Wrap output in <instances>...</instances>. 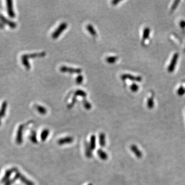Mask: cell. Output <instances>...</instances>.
I'll return each mask as SVG.
<instances>
[{
  "mask_svg": "<svg viewBox=\"0 0 185 185\" xmlns=\"http://www.w3.org/2000/svg\"><path fill=\"white\" fill-rule=\"evenodd\" d=\"M14 177H16V179H20L21 181L25 185H35L34 182L31 181L29 179H27L25 176L22 174L19 171L18 169L16 170V171L15 172V176Z\"/></svg>",
  "mask_w": 185,
  "mask_h": 185,
  "instance_id": "cell-1",
  "label": "cell"
},
{
  "mask_svg": "<svg viewBox=\"0 0 185 185\" xmlns=\"http://www.w3.org/2000/svg\"><path fill=\"white\" fill-rule=\"evenodd\" d=\"M67 27V23L63 22L60 24L58 27L57 28L56 30L52 33V37L53 39H56L58 38L59 36L65 31Z\"/></svg>",
  "mask_w": 185,
  "mask_h": 185,
  "instance_id": "cell-2",
  "label": "cell"
},
{
  "mask_svg": "<svg viewBox=\"0 0 185 185\" xmlns=\"http://www.w3.org/2000/svg\"><path fill=\"white\" fill-rule=\"evenodd\" d=\"M24 128V125H21L19 127L16 134V141L17 144L21 145L23 143V133Z\"/></svg>",
  "mask_w": 185,
  "mask_h": 185,
  "instance_id": "cell-3",
  "label": "cell"
},
{
  "mask_svg": "<svg viewBox=\"0 0 185 185\" xmlns=\"http://www.w3.org/2000/svg\"><path fill=\"white\" fill-rule=\"evenodd\" d=\"M60 70L61 72H69L70 74H80L82 72V70L80 69L69 67H65V66L61 67L60 68Z\"/></svg>",
  "mask_w": 185,
  "mask_h": 185,
  "instance_id": "cell-4",
  "label": "cell"
},
{
  "mask_svg": "<svg viewBox=\"0 0 185 185\" xmlns=\"http://www.w3.org/2000/svg\"><path fill=\"white\" fill-rule=\"evenodd\" d=\"M17 168H12L11 169L7 170L6 171V172L5 173V175H4L3 177L2 178V180H1V182L2 183H5L6 181H7L8 180L10 179V176L12 174V173H15V172L16 171Z\"/></svg>",
  "mask_w": 185,
  "mask_h": 185,
  "instance_id": "cell-5",
  "label": "cell"
},
{
  "mask_svg": "<svg viewBox=\"0 0 185 185\" xmlns=\"http://www.w3.org/2000/svg\"><path fill=\"white\" fill-rule=\"evenodd\" d=\"M6 3L8 15L11 18H14L15 16V13L13 8V1L11 0H7Z\"/></svg>",
  "mask_w": 185,
  "mask_h": 185,
  "instance_id": "cell-6",
  "label": "cell"
},
{
  "mask_svg": "<svg viewBox=\"0 0 185 185\" xmlns=\"http://www.w3.org/2000/svg\"><path fill=\"white\" fill-rule=\"evenodd\" d=\"M74 141V138L72 136H67L63 137L62 138L59 139L58 141V143L59 145H67L72 143Z\"/></svg>",
  "mask_w": 185,
  "mask_h": 185,
  "instance_id": "cell-7",
  "label": "cell"
},
{
  "mask_svg": "<svg viewBox=\"0 0 185 185\" xmlns=\"http://www.w3.org/2000/svg\"><path fill=\"white\" fill-rule=\"evenodd\" d=\"M0 21L2 22V23H4V24H7L9 26H10V27L11 28H15L16 26H17V24L16 23L11 21L8 20L7 19H6L5 16L3 15V14H0Z\"/></svg>",
  "mask_w": 185,
  "mask_h": 185,
  "instance_id": "cell-8",
  "label": "cell"
},
{
  "mask_svg": "<svg viewBox=\"0 0 185 185\" xmlns=\"http://www.w3.org/2000/svg\"><path fill=\"white\" fill-rule=\"evenodd\" d=\"M46 55V53L45 52H39V53H34V54H23L21 58L26 59L28 60L29 58H34L36 57H44Z\"/></svg>",
  "mask_w": 185,
  "mask_h": 185,
  "instance_id": "cell-9",
  "label": "cell"
},
{
  "mask_svg": "<svg viewBox=\"0 0 185 185\" xmlns=\"http://www.w3.org/2000/svg\"><path fill=\"white\" fill-rule=\"evenodd\" d=\"M131 151L133 152V153L135 154V156L138 158H141L143 156V154L141 153V150H139L138 147L135 146V145H133L131 146L130 147Z\"/></svg>",
  "mask_w": 185,
  "mask_h": 185,
  "instance_id": "cell-10",
  "label": "cell"
},
{
  "mask_svg": "<svg viewBox=\"0 0 185 185\" xmlns=\"http://www.w3.org/2000/svg\"><path fill=\"white\" fill-rule=\"evenodd\" d=\"M85 154L86 157L90 158H92V150L91 148V147L90 146V145L88 143L85 142Z\"/></svg>",
  "mask_w": 185,
  "mask_h": 185,
  "instance_id": "cell-11",
  "label": "cell"
},
{
  "mask_svg": "<svg viewBox=\"0 0 185 185\" xmlns=\"http://www.w3.org/2000/svg\"><path fill=\"white\" fill-rule=\"evenodd\" d=\"M97 153L100 158L103 161H106L108 159V154L102 149L98 150L97 151Z\"/></svg>",
  "mask_w": 185,
  "mask_h": 185,
  "instance_id": "cell-12",
  "label": "cell"
},
{
  "mask_svg": "<svg viewBox=\"0 0 185 185\" xmlns=\"http://www.w3.org/2000/svg\"><path fill=\"white\" fill-rule=\"evenodd\" d=\"M34 108L39 113L42 115H45L47 113V109L43 106L40 105H34Z\"/></svg>",
  "mask_w": 185,
  "mask_h": 185,
  "instance_id": "cell-13",
  "label": "cell"
},
{
  "mask_svg": "<svg viewBox=\"0 0 185 185\" xmlns=\"http://www.w3.org/2000/svg\"><path fill=\"white\" fill-rule=\"evenodd\" d=\"M96 136L95 135H92L91 136L90 138V141L89 143L90 146L91 147V149L92 150H94L96 147Z\"/></svg>",
  "mask_w": 185,
  "mask_h": 185,
  "instance_id": "cell-14",
  "label": "cell"
},
{
  "mask_svg": "<svg viewBox=\"0 0 185 185\" xmlns=\"http://www.w3.org/2000/svg\"><path fill=\"white\" fill-rule=\"evenodd\" d=\"M49 134V131L47 129H44L43 130L42 132L41 133V139L42 141H45L46 139L47 138L48 135Z\"/></svg>",
  "mask_w": 185,
  "mask_h": 185,
  "instance_id": "cell-15",
  "label": "cell"
},
{
  "mask_svg": "<svg viewBox=\"0 0 185 185\" xmlns=\"http://www.w3.org/2000/svg\"><path fill=\"white\" fill-rule=\"evenodd\" d=\"M121 78L123 80H125L126 79H130V80H132L137 81H139L141 80V79L139 78V77H135L133 76L130 75H123V76H121Z\"/></svg>",
  "mask_w": 185,
  "mask_h": 185,
  "instance_id": "cell-16",
  "label": "cell"
},
{
  "mask_svg": "<svg viewBox=\"0 0 185 185\" xmlns=\"http://www.w3.org/2000/svg\"><path fill=\"white\" fill-rule=\"evenodd\" d=\"M99 145L101 147H105V135L104 133H101L100 134L99 136Z\"/></svg>",
  "mask_w": 185,
  "mask_h": 185,
  "instance_id": "cell-17",
  "label": "cell"
},
{
  "mask_svg": "<svg viewBox=\"0 0 185 185\" xmlns=\"http://www.w3.org/2000/svg\"><path fill=\"white\" fill-rule=\"evenodd\" d=\"M87 30L90 32V34L93 37H96L97 36L96 31L95 30L93 26L91 24H88L87 26Z\"/></svg>",
  "mask_w": 185,
  "mask_h": 185,
  "instance_id": "cell-18",
  "label": "cell"
},
{
  "mask_svg": "<svg viewBox=\"0 0 185 185\" xmlns=\"http://www.w3.org/2000/svg\"><path fill=\"white\" fill-rule=\"evenodd\" d=\"M7 107V101H5L2 103V107H1V109L0 110V113H1V115L2 117L5 116V114H6Z\"/></svg>",
  "mask_w": 185,
  "mask_h": 185,
  "instance_id": "cell-19",
  "label": "cell"
},
{
  "mask_svg": "<svg viewBox=\"0 0 185 185\" xmlns=\"http://www.w3.org/2000/svg\"><path fill=\"white\" fill-rule=\"evenodd\" d=\"M29 139L32 143H38V140L37 138L36 132L34 131H32L31 132L30 136H29Z\"/></svg>",
  "mask_w": 185,
  "mask_h": 185,
  "instance_id": "cell-20",
  "label": "cell"
},
{
  "mask_svg": "<svg viewBox=\"0 0 185 185\" xmlns=\"http://www.w3.org/2000/svg\"><path fill=\"white\" fill-rule=\"evenodd\" d=\"M118 57L117 56H110L107 57L105 59V60L109 63L113 64L116 62L118 60Z\"/></svg>",
  "mask_w": 185,
  "mask_h": 185,
  "instance_id": "cell-21",
  "label": "cell"
},
{
  "mask_svg": "<svg viewBox=\"0 0 185 185\" xmlns=\"http://www.w3.org/2000/svg\"><path fill=\"white\" fill-rule=\"evenodd\" d=\"M74 96L76 97L80 96L85 98L87 96V94L86 92H85V91H83V90H77L74 93Z\"/></svg>",
  "mask_w": 185,
  "mask_h": 185,
  "instance_id": "cell-22",
  "label": "cell"
},
{
  "mask_svg": "<svg viewBox=\"0 0 185 185\" xmlns=\"http://www.w3.org/2000/svg\"><path fill=\"white\" fill-rule=\"evenodd\" d=\"M83 105L85 109H86L87 110H89L92 108V105H91V103L85 99L83 101Z\"/></svg>",
  "mask_w": 185,
  "mask_h": 185,
  "instance_id": "cell-23",
  "label": "cell"
},
{
  "mask_svg": "<svg viewBox=\"0 0 185 185\" xmlns=\"http://www.w3.org/2000/svg\"><path fill=\"white\" fill-rule=\"evenodd\" d=\"M22 62L23 65H24L25 67L27 69H30V65L29 62H28V60L26 59L21 58Z\"/></svg>",
  "mask_w": 185,
  "mask_h": 185,
  "instance_id": "cell-24",
  "label": "cell"
},
{
  "mask_svg": "<svg viewBox=\"0 0 185 185\" xmlns=\"http://www.w3.org/2000/svg\"><path fill=\"white\" fill-rule=\"evenodd\" d=\"M83 81V77L82 75H79L77 77L76 79V82L77 84L78 85H80Z\"/></svg>",
  "mask_w": 185,
  "mask_h": 185,
  "instance_id": "cell-25",
  "label": "cell"
},
{
  "mask_svg": "<svg viewBox=\"0 0 185 185\" xmlns=\"http://www.w3.org/2000/svg\"><path fill=\"white\" fill-rule=\"evenodd\" d=\"M16 177H14L12 179H9L7 181H6L5 183V185H11L12 184H14V181H16Z\"/></svg>",
  "mask_w": 185,
  "mask_h": 185,
  "instance_id": "cell-26",
  "label": "cell"
},
{
  "mask_svg": "<svg viewBox=\"0 0 185 185\" xmlns=\"http://www.w3.org/2000/svg\"><path fill=\"white\" fill-rule=\"evenodd\" d=\"M138 89V85H135V84H133L131 87V89L132 90V91H134V92H136V91H137V90Z\"/></svg>",
  "mask_w": 185,
  "mask_h": 185,
  "instance_id": "cell-27",
  "label": "cell"
},
{
  "mask_svg": "<svg viewBox=\"0 0 185 185\" xmlns=\"http://www.w3.org/2000/svg\"><path fill=\"white\" fill-rule=\"evenodd\" d=\"M120 2V1H119V0H115V1H113V2H112V4L114 5H116L117 4H118V3Z\"/></svg>",
  "mask_w": 185,
  "mask_h": 185,
  "instance_id": "cell-28",
  "label": "cell"
},
{
  "mask_svg": "<svg viewBox=\"0 0 185 185\" xmlns=\"http://www.w3.org/2000/svg\"><path fill=\"white\" fill-rule=\"evenodd\" d=\"M4 26H5V25H4L3 23H2L1 21H0V27H1V28H3L4 27Z\"/></svg>",
  "mask_w": 185,
  "mask_h": 185,
  "instance_id": "cell-29",
  "label": "cell"
},
{
  "mask_svg": "<svg viewBox=\"0 0 185 185\" xmlns=\"http://www.w3.org/2000/svg\"><path fill=\"white\" fill-rule=\"evenodd\" d=\"M1 117H2V116H1V113H0V125H1Z\"/></svg>",
  "mask_w": 185,
  "mask_h": 185,
  "instance_id": "cell-30",
  "label": "cell"
},
{
  "mask_svg": "<svg viewBox=\"0 0 185 185\" xmlns=\"http://www.w3.org/2000/svg\"><path fill=\"white\" fill-rule=\"evenodd\" d=\"M92 185V184H89V185Z\"/></svg>",
  "mask_w": 185,
  "mask_h": 185,
  "instance_id": "cell-31",
  "label": "cell"
}]
</instances>
